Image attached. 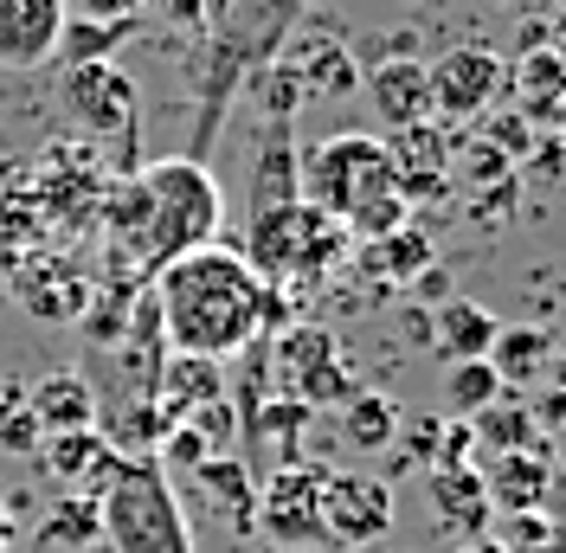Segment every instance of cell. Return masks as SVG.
I'll return each instance as SVG.
<instances>
[{"label": "cell", "instance_id": "2", "mask_svg": "<svg viewBox=\"0 0 566 553\" xmlns=\"http://www.w3.org/2000/svg\"><path fill=\"white\" fill-rule=\"evenodd\" d=\"M226 219L219 180L207 174V161L193 155H168L155 168L129 174L104 207V239L116 251V264L129 271H161L175 251L207 244Z\"/></svg>", "mask_w": 566, "mask_h": 553}, {"label": "cell", "instance_id": "17", "mask_svg": "<svg viewBox=\"0 0 566 553\" xmlns=\"http://www.w3.org/2000/svg\"><path fill=\"white\" fill-rule=\"evenodd\" d=\"M290 71H296L303 91H354V84H360V65L348 59L342 39H310V45L290 59Z\"/></svg>", "mask_w": 566, "mask_h": 553}, {"label": "cell", "instance_id": "1", "mask_svg": "<svg viewBox=\"0 0 566 553\" xmlns=\"http://www.w3.org/2000/svg\"><path fill=\"white\" fill-rule=\"evenodd\" d=\"M155 322L175 354L200 361H232L264 342V328L283 322V296L251 271V258L226 244H187L155 271Z\"/></svg>", "mask_w": 566, "mask_h": 553}, {"label": "cell", "instance_id": "12", "mask_svg": "<svg viewBox=\"0 0 566 553\" xmlns=\"http://www.w3.org/2000/svg\"><path fill=\"white\" fill-rule=\"evenodd\" d=\"M554 477V463L541 450H495L490 470H483V495H490V515H534L541 509V489Z\"/></svg>", "mask_w": 566, "mask_h": 553}, {"label": "cell", "instance_id": "6", "mask_svg": "<svg viewBox=\"0 0 566 553\" xmlns=\"http://www.w3.org/2000/svg\"><path fill=\"white\" fill-rule=\"evenodd\" d=\"M277 374V399H296V406H342L354 393V380H348V361H342V342L322 328V322H290L283 328V342L264 354Z\"/></svg>", "mask_w": 566, "mask_h": 553}, {"label": "cell", "instance_id": "10", "mask_svg": "<svg viewBox=\"0 0 566 553\" xmlns=\"http://www.w3.org/2000/svg\"><path fill=\"white\" fill-rule=\"evenodd\" d=\"M251 521H264V534L283 541V547L322 541V470L316 463L271 470L264 489H258V502H251Z\"/></svg>", "mask_w": 566, "mask_h": 553}, {"label": "cell", "instance_id": "26", "mask_svg": "<svg viewBox=\"0 0 566 553\" xmlns=\"http://www.w3.org/2000/svg\"><path fill=\"white\" fill-rule=\"evenodd\" d=\"M541 521H547L554 534H566V470H554L547 489H541Z\"/></svg>", "mask_w": 566, "mask_h": 553}, {"label": "cell", "instance_id": "19", "mask_svg": "<svg viewBox=\"0 0 566 553\" xmlns=\"http://www.w3.org/2000/svg\"><path fill=\"white\" fill-rule=\"evenodd\" d=\"M360 258H367V264H380V276L406 283V276H419L424 264H431V239L412 232V219H406V226H392V232H380V239L360 244Z\"/></svg>", "mask_w": 566, "mask_h": 553}, {"label": "cell", "instance_id": "5", "mask_svg": "<svg viewBox=\"0 0 566 553\" xmlns=\"http://www.w3.org/2000/svg\"><path fill=\"white\" fill-rule=\"evenodd\" d=\"M348 232L328 219L322 207H310L303 194L296 200H277V207H251V271L277 290L283 303L303 290V283H322L348 258Z\"/></svg>", "mask_w": 566, "mask_h": 553}, {"label": "cell", "instance_id": "28", "mask_svg": "<svg viewBox=\"0 0 566 553\" xmlns=\"http://www.w3.org/2000/svg\"><path fill=\"white\" fill-rule=\"evenodd\" d=\"M458 553H509V547H502V534H490V528H483V534H470Z\"/></svg>", "mask_w": 566, "mask_h": 553}, {"label": "cell", "instance_id": "27", "mask_svg": "<svg viewBox=\"0 0 566 553\" xmlns=\"http://www.w3.org/2000/svg\"><path fill=\"white\" fill-rule=\"evenodd\" d=\"M168 20H180V27H207V0H168Z\"/></svg>", "mask_w": 566, "mask_h": 553}, {"label": "cell", "instance_id": "13", "mask_svg": "<svg viewBox=\"0 0 566 553\" xmlns=\"http://www.w3.org/2000/svg\"><path fill=\"white\" fill-rule=\"evenodd\" d=\"M431 509L444 515V528H463V534H483L490 528V495H483V470H470V457L463 463H431Z\"/></svg>", "mask_w": 566, "mask_h": 553}, {"label": "cell", "instance_id": "25", "mask_svg": "<svg viewBox=\"0 0 566 553\" xmlns=\"http://www.w3.org/2000/svg\"><path fill=\"white\" fill-rule=\"evenodd\" d=\"M148 0H65L71 20H142Z\"/></svg>", "mask_w": 566, "mask_h": 553}, {"label": "cell", "instance_id": "9", "mask_svg": "<svg viewBox=\"0 0 566 553\" xmlns=\"http://www.w3.org/2000/svg\"><path fill=\"white\" fill-rule=\"evenodd\" d=\"M502 59L483 45H458L438 65H424V97H431V123H476L502 91Z\"/></svg>", "mask_w": 566, "mask_h": 553}, {"label": "cell", "instance_id": "30", "mask_svg": "<svg viewBox=\"0 0 566 553\" xmlns=\"http://www.w3.org/2000/svg\"><path fill=\"white\" fill-rule=\"evenodd\" d=\"M226 7H239V0H207V27L219 20V13H226Z\"/></svg>", "mask_w": 566, "mask_h": 553}, {"label": "cell", "instance_id": "21", "mask_svg": "<svg viewBox=\"0 0 566 553\" xmlns=\"http://www.w3.org/2000/svg\"><path fill=\"white\" fill-rule=\"evenodd\" d=\"M342 431H348L360 450H380L392 431H399V406L380 399V393H348V399H342Z\"/></svg>", "mask_w": 566, "mask_h": 553}, {"label": "cell", "instance_id": "22", "mask_svg": "<svg viewBox=\"0 0 566 553\" xmlns=\"http://www.w3.org/2000/svg\"><path fill=\"white\" fill-rule=\"evenodd\" d=\"M495 393H502V380H495V367L483 361V354H470V361H444V399H451L458 413H483Z\"/></svg>", "mask_w": 566, "mask_h": 553}, {"label": "cell", "instance_id": "11", "mask_svg": "<svg viewBox=\"0 0 566 553\" xmlns=\"http://www.w3.org/2000/svg\"><path fill=\"white\" fill-rule=\"evenodd\" d=\"M65 0H0V71H45L65 39Z\"/></svg>", "mask_w": 566, "mask_h": 553}, {"label": "cell", "instance_id": "24", "mask_svg": "<svg viewBox=\"0 0 566 553\" xmlns=\"http://www.w3.org/2000/svg\"><path fill=\"white\" fill-rule=\"evenodd\" d=\"M502 521H509V534H502L509 553H566V534H554V528L541 521V509H534V515H502Z\"/></svg>", "mask_w": 566, "mask_h": 553}, {"label": "cell", "instance_id": "3", "mask_svg": "<svg viewBox=\"0 0 566 553\" xmlns=\"http://www.w3.org/2000/svg\"><path fill=\"white\" fill-rule=\"evenodd\" d=\"M303 200L322 207L354 244L380 239L392 226L412 219V200H406V180L392 168L387 142L380 136H328L303 155Z\"/></svg>", "mask_w": 566, "mask_h": 553}, {"label": "cell", "instance_id": "18", "mask_svg": "<svg viewBox=\"0 0 566 553\" xmlns=\"http://www.w3.org/2000/svg\"><path fill=\"white\" fill-rule=\"evenodd\" d=\"M547 354H554V347H547L541 328H495V342H490L483 361L495 367V380L502 386H522V380H534V374L547 367Z\"/></svg>", "mask_w": 566, "mask_h": 553}, {"label": "cell", "instance_id": "15", "mask_svg": "<svg viewBox=\"0 0 566 553\" xmlns=\"http://www.w3.org/2000/svg\"><path fill=\"white\" fill-rule=\"evenodd\" d=\"M367 97L387 116V129H406V123H424V116H431L419 59H380V65L367 71Z\"/></svg>", "mask_w": 566, "mask_h": 553}, {"label": "cell", "instance_id": "23", "mask_svg": "<svg viewBox=\"0 0 566 553\" xmlns=\"http://www.w3.org/2000/svg\"><path fill=\"white\" fill-rule=\"evenodd\" d=\"M515 84H522L528 109L541 116V104H547V97H566V59H560V52H534V59H522Z\"/></svg>", "mask_w": 566, "mask_h": 553}, {"label": "cell", "instance_id": "14", "mask_svg": "<svg viewBox=\"0 0 566 553\" xmlns=\"http://www.w3.org/2000/svg\"><path fill=\"white\" fill-rule=\"evenodd\" d=\"M27 418H33L45 438L91 431V425H97V393L77 380V374H52V380H39V386H33V399H27Z\"/></svg>", "mask_w": 566, "mask_h": 553}, {"label": "cell", "instance_id": "16", "mask_svg": "<svg viewBox=\"0 0 566 553\" xmlns=\"http://www.w3.org/2000/svg\"><path fill=\"white\" fill-rule=\"evenodd\" d=\"M495 342V315L483 303H444L431 322V347L438 361H470V354H490Z\"/></svg>", "mask_w": 566, "mask_h": 553}, {"label": "cell", "instance_id": "4", "mask_svg": "<svg viewBox=\"0 0 566 553\" xmlns=\"http://www.w3.org/2000/svg\"><path fill=\"white\" fill-rule=\"evenodd\" d=\"M97 534L109 553H193V528L155 457H123L97 489Z\"/></svg>", "mask_w": 566, "mask_h": 553}, {"label": "cell", "instance_id": "7", "mask_svg": "<svg viewBox=\"0 0 566 553\" xmlns=\"http://www.w3.org/2000/svg\"><path fill=\"white\" fill-rule=\"evenodd\" d=\"M65 109L71 123L84 129L91 142L104 148H123L136 142V123H142V97H136V77L109 59H91V65H65Z\"/></svg>", "mask_w": 566, "mask_h": 553}, {"label": "cell", "instance_id": "20", "mask_svg": "<svg viewBox=\"0 0 566 553\" xmlns=\"http://www.w3.org/2000/svg\"><path fill=\"white\" fill-rule=\"evenodd\" d=\"M476 425H470V438L476 445H490L495 450H541V425H534V413H522V406H483V413H470Z\"/></svg>", "mask_w": 566, "mask_h": 553}, {"label": "cell", "instance_id": "29", "mask_svg": "<svg viewBox=\"0 0 566 553\" xmlns=\"http://www.w3.org/2000/svg\"><path fill=\"white\" fill-rule=\"evenodd\" d=\"M13 547V515H7V502H0V553Z\"/></svg>", "mask_w": 566, "mask_h": 553}, {"label": "cell", "instance_id": "8", "mask_svg": "<svg viewBox=\"0 0 566 553\" xmlns=\"http://www.w3.org/2000/svg\"><path fill=\"white\" fill-rule=\"evenodd\" d=\"M392 528V489L374 470H322V541L374 547Z\"/></svg>", "mask_w": 566, "mask_h": 553}, {"label": "cell", "instance_id": "31", "mask_svg": "<svg viewBox=\"0 0 566 553\" xmlns=\"http://www.w3.org/2000/svg\"><path fill=\"white\" fill-rule=\"evenodd\" d=\"M360 553H367V547H360Z\"/></svg>", "mask_w": 566, "mask_h": 553}]
</instances>
